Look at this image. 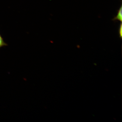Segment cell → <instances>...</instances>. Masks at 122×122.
I'll use <instances>...</instances> for the list:
<instances>
[{
    "label": "cell",
    "instance_id": "6da1fadb",
    "mask_svg": "<svg viewBox=\"0 0 122 122\" xmlns=\"http://www.w3.org/2000/svg\"><path fill=\"white\" fill-rule=\"evenodd\" d=\"M112 20L114 21L119 20V21L122 22V6L121 5L120 9L118 11L117 15L116 16L112 19Z\"/></svg>",
    "mask_w": 122,
    "mask_h": 122
},
{
    "label": "cell",
    "instance_id": "7a4b0ae2",
    "mask_svg": "<svg viewBox=\"0 0 122 122\" xmlns=\"http://www.w3.org/2000/svg\"><path fill=\"white\" fill-rule=\"evenodd\" d=\"M7 45V44L4 41L1 35L0 34V48Z\"/></svg>",
    "mask_w": 122,
    "mask_h": 122
},
{
    "label": "cell",
    "instance_id": "3957f363",
    "mask_svg": "<svg viewBox=\"0 0 122 122\" xmlns=\"http://www.w3.org/2000/svg\"><path fill=\"white\" fill-rule=\"evenodd\" d=\"M122 24H121V25H120V28H119V35H120V38H122Z\"/></svg>",
    "mask_w": 122,
    "mask_h": 122
}]
</instances>
